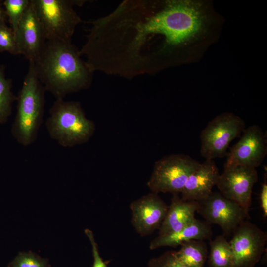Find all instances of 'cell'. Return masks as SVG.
<instances>
[{"instance_id": "1", "label": "cell", "mask_w": 267, "mask_h": 267, "mask_svg": "<svg viewBox=\"0 0 267 267\" xmlns=\"http://www.w3.org/2000/svg\"><path fill=\"white\" fill-rule=\"evenodd\" d=\"M81 56L80 50L71 42L46 40L33 62L45 91L56 99H64L69 94L88 88L94 72Z\"/></svg>"}, {"instance_id": "2", "label": "cell", "mask_w": 267, "mask_h": 267, "mask_svg": "<svg viewBox=\"0 0 267 267\" xmlns=\"http://www.w3.org/2000/svg\"><path fill=\"white\" fill-rule=\"evenodd\" d=\"M45 90L39 81L33 62H29L28 71L17 96V112L12 125L11 134L24 146L34 143L43 121Z\"/></svg>"}, {"instance_id": "3", "label": "cell", "mask_w": 267, "mask_h": 267, "mask_svg": "<svg viewBox=\"0 0 267 267\" xmlns=\"http://www.w3.org/2000/svg\"><path fill=\"white\" fill-rule=\"evenodd\" d=\"M50 137L64 147L87 142L94 134L95 126L88 119L77 101L56 99L45 123Z\"/></svg>"}, {"instance_id": "4", "label": "cell", "mask_w": 267, "mask_h": 267, "mask_svg": "<svg viewBox=\"0 0 267 267\" xmlns=\"http://www.w3.org/2000/svg\"><path fill=\"white\" fill-rule=\"evenodd\" d=\"M86 0H31L46 40L71 42L76 27L82 22L74 9Z\"/></svg>"}, {"instance_id": "5", "label": "cell", "mask_w": 267, "mask_h": 267, "mask_svg": "<svg viewBox=\"0 0 267 267\" xmlns=\"http://www.w3.org/2000/svg\"><path fill=\"white\" fill-rule=\"evenodd\" d=\"M200 164L185 154L165 156L155 162L147 186L156 194L181 193L188 177Z\"/></svg>"}, {"instance_id": "6", "label": "cell", "mask_w": 267, "mask_h": 267, "mask_svg": "<svg viewBox=\"0 0 267 267\" xmlns=\"http://www.w3.org/2000/svg\"><path fill=\"white\" fill-rule=\"evenodd\" d=\"M244 121L231 113L221 114L212 119L202 131L201 155L205 159L222 157L231 142L245 129Z\"/></svg>"}, {"instance_id": "7", "label": "cell", "mask_w": 267, "mask_h": 267, "mask_svg": "<svg viewBox=\"0 0 267 267\" xmlns=\"http://www.w3.org/2000/svg\"><path fill=\"white\" fill-rule=\"evenodd\" d=\"M196 212L210 225H219L223 235L228 236L250 217L249 211L220 192H212L205 198L197 201Z\"/></svg>"}, {"instance_id": "8", "label": "cell", "mask_w": 267, "mask_h": 267, "mask_svg": "<svg viewBox=\"0 0 267 267\" xmlns=\"http://www.w3.org/2000/svg\"><path fill=\"white\" fill-rule=\"evenodd\" d=\"M267 235L248 220L233 232L229 241L232 254L231 267H254L265 251Z\"/></svg>"}, {"instance_id": "9", "label": "cell", "mask_w": 267, "mask_h": 267, "mask_svg": "<svg viewBox=\"0 0 267 267\" xmlns=\"http://www.w3.org/2000/svg\"><path fill=\"white\" fill-rule=\"evenodd\" d=\"M258 179L256 168L236 165L224 167L217 183L220 192L247 211L252 204V190Z\"/></svg>"}, {"instance_id": "10", "label": "cell", "mask_w": 267, "mask_h": 267, "mask_svg": "<svg viewBox=\"0 0 267 267\" xmlns=\"http://www.w3.org/2000/svg\"><path fill=\"white\" fill-rule=\"evenodd\" d=\"M243 133L238 141L230 148L224 167L240 165L256 168L266 156L267 142L261 129L252 125Z\"/></svg>"}, {"instance_id": "11", "label": "cell", "mask_w": 267, "mask_h": 267, "mask_svg": "<svg viewBox=\"0 0 267 267\" xmlns=\"http://www.w3.org/2000/svg\"><path fill=\"white\" fill-rule=\"evenodd\" d=\"M131 222L137 233L144 237L159 229L168 206L158 194L151 192L132 202Z\"/></svg>"}, {"instance_id": "12", "label": "cell", "mask_w": 267, "mask_h": 267, "mask_svg": "<svg viewBox=\"0 0 267 267\" xmlns=\"http://www.w3.org/2000/svg\"><path fill=\"white\" fill-rule=\"evenodd\" d=\"M15 34L20 54L23 55L29 62H34L42 50L46 40L31 0Z\"/></svg>"}, {"instance_id": "13", "label": "cell", "mask_w": 267, "mask_h": 267, "mask_svg": "<svg viewBox=\"0 0 267 267\" xmlns=\"http://www.w3.org/2000/svg\"><path fill=\"white\" fill-rule=\"evenodd\" d=\"M220 175L215 162L206 159L188 177L181 192V198L196 201L205 198L217 185Z\"/></svg>"}, {"instance_id": "14", "label": "cell", "mask_w": 267, "mask_h": 267, "mask_svg": "<svg viewBox=\"0 0 267 267\" xmlns=\"http://www.w3.org/2000/svg\"><path fill=\"white\" fill-rule=\"evenodd\" d=\"M197 208V201L184 200L178 194H173L158 236L176 232L186 226L195 218Z\"/></svg>"}, {"instance_id": "15", "label": "cell", "mask_w": 267, "mask_h": 267, "mask_svg": "<svg viewBox=\"0 0 267 267\" xmlns=\"http://www.w3.org/2000/svg\"><path fill=\"white\" fill-rule=\"evenodd\" d=\"M213 234L211 225L195 218L180 230L164 236H158L152 240L149 248L154 250L162 247H176L191 240H210Z\"/></svg>"}, {"instance_id": "16", "label": "cell", "mask_w": 267, "mask_h": 267, "mask_svg": "<svg viewBox=\"0 0 267 267\" xmlns=\"http://www.w3.org/2000/svg\"><path fill=\"white\" fill-rule=\"evenodd\" d=\"M176 251L178 259L187 267H204L208 258V250L203 240H191L182 243Z\"/></svg>"}, {"instance_id": "17", "label": "cell", "mask_w": 267, "mask_h": 267, "mask_svg": "<svg viewBox=\"0 0 267 267\" xmlns=\"http://www.w3.org/2000/svg\"><path fill=\"white\" fill-rule=\"evenodd\" d=\"M209 267H231L232 254L229 241L224 235H218L209 242Z\"/></svg>"}, {"instance_id": "18", "label": "cell", "mask_w": 267, "mask_h": 267, "mask_svg": "<svg viewBox=\"0 0 267 267\" xmlns=\"http://www.w3.org/2000/svg\"><path fill=\"white\" fill-rule=\"evenodd\" d=\"M5 67L0 65V124L5 123L12 113V104L17 97L12 91V80L5 74Z\"/></svg>"}, {"instance_id": "19", "label": "cell", "mask_w": 267, "mask_h": 267, "mask_svg": "<svg viewBox=\"0 0 267 267\" xmlns=\"http://www.w3.org/2000/svg\"><path fill=\"white\" fill-rule=\"evenodd\" d=\"M30 3V0H5L2 2L6 16L14 33Z\"/></svg>"}, {"instance_id": "20", "label": "cell", "mask_w": 267, "mask_h": 267, "mask_svg": "<svg viewBox=\"0 0 267 267\" xmlns=\"http://www.w3.org/2000/svg\"><path fill=\"white\" fill-rule=\"evenodd\" d=\"M4 51L14 55L20 54L15 34L7 25L6 19L0 20V52Z\"/></svg>"}, {"instance_id": "21", "label": "cell", "mask_w": 267, "mask_h": 267, "mask_svg": "<svg viewBox=\"0 0 267 267\" xmlns=\"http://www.w3.org/2000/svg\"><path fill=\"white\" fill-rule=\"evenodd\" d=\"M9 267H49L47 261L31 252H22L11 262Z\"/></svg>"}, {"instance_id": "22", "label": "cell", "mask_w": 267, "mask_h": 267, "mask_svg": "<svg viewBox=\"0 0 267 267\" xmlns=\"http://www.w3.org/2000/svg\"><path fill=\"white\" fill-rule=\"evenodd\" d=\"M150 267H187L177 257L176 251H168L149 263Z\"/></svg>"}, {"instance_id": "23", "label": "cell", "mask_w": 267, "mask_h": 267, "mask_svg": "<svg viewBox=\"0 0 267 267\" xmlns=\"http://www.w3.org/2000/svg\"><path fill=\"white\" fill-rule=\"evenodd\" d=\"M85 233L89 238L92 247L93 257L92 267H107L106 263L103 261L100 256L98 245L95 241L92 231L89 229H86Z\"/></svg>"}, {"instance_id": "24", "label": "cell", "mask_w": 267, "mask_h": 267, "mask_svg": "<svg viewBox=\"0 0 267 267\" xmlns=\"http://www.w3.org/2000/svg\"><path fill=\"white\" fill-rule=\"evenodd\" d=\"M260 202L261 208L264 218L267 217V182L266 177L262 185L260 194Z\"/></svg>"}, {"instance_id": "25", "label": "cell", "mask_w": 267, "mask_h": 267, "mask_svg": "<svg viewBox=\"0 0 267 267\" xmlns=\"http://www.w3.org/2000/svg\"><path fill=\"white\" fill-rule=\"evenodd\" d=\"M6 17L5 9L3 8L2 2L0 1V20L5 19Z\"/></svg>"}]
</instances>
